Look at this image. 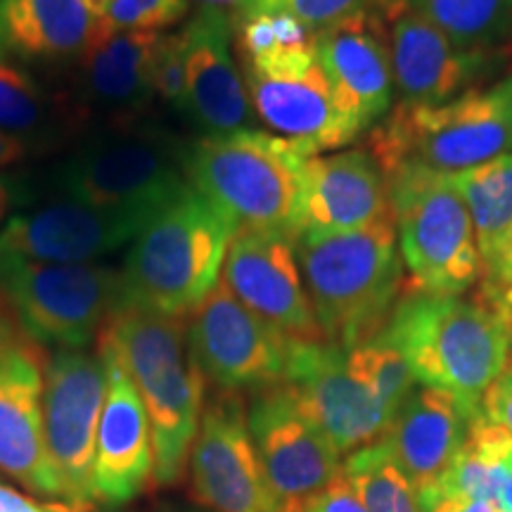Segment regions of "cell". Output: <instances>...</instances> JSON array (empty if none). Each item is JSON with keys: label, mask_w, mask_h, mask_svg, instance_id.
Returning <instances> with one entry per match:
<instances>
[{"label": "cell", "mask_w": 512, "mask_h": 512, "mask_svg": "<svg viewBox=\"0 0 512 512\" xmlns=\"http://www.w3.org/2000/svg\"><path fill=\"white\" fill-rule=\"evenodd\" d=\"M380 335L422 387L479 403L510 363L512 311L482 285L463 294L403 290Z\"/></svg>", "instance_id": "cell-1"}, {"label": "cell", "mask_w": 512, "mask_h": 512, "mask_svg": "<svg viewBox=\"0 0 512 512\" xmlns=\"http://www.w3.org/2000/svg\"><path fill=\"white\" fill-rule=\"evenodd\" d=\"M143 399L155 448V482L178 484L204 408V375L188 347L185 318L119 309L100 332Z\"/></svg>", "instance_id": "cell-2"}, {"label": "cell", "mask_w": 512, "mask_h": 512, "mask_svg": "<svg viewBox=\"0 0 512 512\" xmlns=\"http://www.w3.org/2000/svg\"><path fill=\"white\" fill-rule=\"evenodd\" d=\"M294 252L325 342L351 351L380 335L406 287L394 219L349 233L299 235Z\"/></svg>", "instance_id": "cell-3"}, {"label": "cell", "mask_w": 512, "mask_h": 512, "mask_svg": "<svg viewBox=\"0 0 512 512\" xmlns=\"http://www.w3.org/2000/svg\"><path fill=\"white\" fill-rule=\"evenodd\" d=\"M235 233L238 228L188 183L128 249L119 268L121 309L190 316L221 283Z\"/></svg>", "instance_id": "cell-4"}, {"label": "cell", "mask_w": 512, "mask_h": 512, "mask_svg": "<svg viewBox=\"0 0 512 512\" xmlns=\"http://www.w3.org/2000/svg\"><path fill=\"white\" fill-rule=\"evenodd\" d=\"M311 155L292 140L259 128L202 136L185 145L188 183L238 230L294 238L302 171Z\"/></svg>", "instance_id": "cell-5"}, {"label": "cell", "mask_w": 512, "mask_h": 512, "mask_svg": "<svg viewBox=\"0 0 512 512\" xmlns=\"http://www.w3.org/2000/svg\"><path fill=\"white\" fill-rule=\"evenodd\" d=\"M185 145L147 117L100 126L60 159L46 185L95 207L155 216L188 185Z\"/></svg>", "instance_id": "cell-6"}, {"label": "cell", "mask_w": 512, "mask_h": 512, "mask_svg": "<svg viewBox=\"0 0 512 512\" xmlns=\"http://www.w3.org/2000/svg\"><path fill=\"white\" fill-rule=\"evenodd\" d=\"M366 150L382 171L420 164L441 174L512 155V74L444 105H396L370 131Z\"/></svg>", "instance_id": "cell-7"}, {"label": "cell", "mask_w": 512, "mask_h": 512, "mask_svg": "<svg viewBox=\"0 0 512 512\" xmlns=\"http://www.w3.org/2000/svg\"><path fill=\"white\" fill-rule=\"evenodd\" d=\"M406 271L403 290L463 294L482 280L475 226L451 176L420 164L384 171Z\"/></svg>", "instance_id": "cell-8"}, {"label": "cell", "mask_w": 512, "mask_h": 512, "mask_svg": "<svg viewBox=\"0 0 512 512\" xmlns=\"http://www.w3.org/2000/svg\"><path fill=\"white\" fill-rule=\"evenodd\" d=\"M0 294L41 347L86 349L121 309V273L0 254Z\"/></svg>", "instance_id": "cell-9"}, {"label": "cell", "mask_w": 512, "mask_h": 512, "mask_svg": "<svg viewBox=\"0 0 512 512\" xmlns=\"http://www.w3.org/2000/svg\"><path fill=\"white\" fill-rule=\"evenodd\" d=\"M46 363L43 347L0 294V472L38 496L67 498L43 430Z\"/></svg>", "instance_id": "cell-10"}, {"label": "cell", "mask_w": 512, "mask_h": 512, "mask_svg": "<svg viewBox=\"0 0 512 512\" xmlns=\"http://www.w3.org/2000/svg\"><path fill=\"white\" fill-rule=\"evenodd\" d=\"M240 60L252 110L275 136L292 140L311 157L351 143L313 41Z\"/></svg>", "instance_id": "cell-11"}, {"label": "cell", "mask_w": 512, "mask_h": 512, "mask_svg": "<svg viewBox=\"0 0 512 512\" xmlns=\"http://www.w3.org/2000/svg\"><path fill=\"white\" fill-rule=\"evenodd\" d=\"M197 368L221 392H261L285 382L292 339L254 316L226 283L214 287L185 323Z\"/></svg>", "instance_id": "cell-12"}, {"label": "cell", "mask_w": 512, "mask_h": 512, "mask_svg": "<svg viewBox=\"0 0 512 512\" xmlns=\"http://www.w3.org/2000/svg\"><path fill=\"white\" fill-rule=\"evenodd\" d=\"M107 394L100 354L57 349L46 363L43 430L48 456L67 489L69 503L91 505L98 430Z\"/></svg>", "instance_id": "cell-13"}, {"label": "cell", "mask_w": 512, "mask_h": 512, "mask_svg": "<svg viewBox=\"0 0 512 512\" xmlns=\"http://www.w3.org/2000/svg\"><path fill=\"white\" fill-rule=\"evenodd\" d=\"M192 496L216 512H280L249 434L242 394L216 392L204 401L190 448Z\"/></svg>", "instance_id": "cell-14"}, {"label": "cell", "mask_w": 512, "mask_h": 512, "mask_svg": "<svg viewBox=\"0 0 512 512\" xmlns=\"http://www.w3.org/2000/svg\"><path fill=\"white\" fill-rule=\"evenodd\" d=\"M313 50L328 76L344 131L354 143L392 112L394 76L387 22L368 3L313 34Z\"/></svg>", "instance_id": "cell-15"}, {"label": "cell", "mask_w": 512, "mask_h": 512, "mask_svg": "<svg viewBox=\"0 0 512 512\" xmlns=\"http://www.w3.org/2000/svg\"><path fill=\"white\" fill-rule=\"evenodd\" d=\"M283 384L339 456L375 444L389 430L392 415L351 373L347 351L335 344L292 342Z\"/></svg>", "instance_id": "cell-16"}, {"label": "cell", "mask_w": 512, "mask_h": 512, "mask_svg": "<svg viewBox=\"0 0 512 512\" xmlns=\"http://www.w3.org/2000/svg\"><path fill=\"white\" fill-rule=\"evenodd\" d=\"M247 420L256 456L280 510L297 508L342 475L339 451L306 418L287 384L256 392Z\"/></svg>", "instance_id": "cell-17"}, {"label": "cell", "mask_w": 512, "mask_h": 512, "mask_svg": "<svg viewBox=\"0 0 512 512\" xmlns=\"http://www.w3.org/2000/svg\"><path fill=\"white\" fill-rule=\"evenodd\" d=\"M152 216L138 211L95 207L67 195H50L19 209L0 233V254L48 264H95L117 252Z\"/></svg>", "instance_id": "cell-18"}, {"label": "cell", "mask_w": 512, "mask_h": 512, "mask_svg": "<svg viewBox=\"0 0 512 512\" xmlns=\"http://www.w3.org/2000/svg\"><path fill=\"white\" fill-rule=\"evenodd\" d=\"M221 280L240 304L292 342H325L299 268L294 238L271 230H238Z\"/></svg>", "instance_id": "cell-19"}, {"label": "cell", "mask_w": 512, "mask_h": 512, "mask_svg": "<svg viewBox=\"0 0 512 512\" xmlns=\"http://www.w3.org/2000/svg\"><path fill=\"white\" fill-rule=\"evenodd\" d=\"M162 31L114 29L98 24L76 57V110L83 119L100 117L124 124L147 117L155 95V62Z\"/></svg>", "instance_id": "cell-20"}, {"label": "cell", "mask_w": 512, "mask_h": 512, "mask_svg": "<svg viewBox=\"0 0 512 512\" xmlns=\"http://www.w3.org/2000/svg\"><path fill=\"white\" fill-rule=\"evenodd\" d=\"M387 34L394 95L399 105H444L470 88L484 86V81L501 67L496 50L460 48L437 27L411 12L389 19Z\"/></svg>", "instance_id": "cell-21"}, {"label": "cell", "mask_w": 512, "mask_h": 512, "mask_svg": "<svg viewBox=\"0 0 512 512\" xmlns=\"http://www.w3.org/2000/svg\"><path fill=\"white\" fill-rule=\"evenodd\" d=\"M389 219L387 176L366 147L318 155L304 164L294 238L349 233Z\"/></svg>", "instance_id": "cell-22"}, {"label": "cell", "mask_w": 512, "mask_h": 512, "mask_svg": "<svg viewBox=\"0 0 512 512\" xmlns=\"http://www.w3.org/2000/svg\"><path fill=\"white\" fill-rule=\"evenodd\" d=\"M181 36L188 83L185 119L192 121L202 136H226L252 128L254 110L233 53L230 12L202 8L188 19Z\"/></svg>", "instance_id": "cell-23"}, {"label": "cell", "mask_w": 512, "mask_h": 512, "mask_svg": "<svg viewBox=\"0 0 512 512\" xmlns=\"http://www.w3.org/2000/svg\"><path fill=\"white\" fill-rule=\"evenodd\" d=\"M98 354L105 363L107 394L95 448L93 489L98 501L121 505L143 494L150 477H155V448L136 384L117 354L100 339Z\"/></svg>", "instance_id": "cell-24"}, {"label": "cell", "mask_w": 512, "mask_h": 512, "mask_svg": "<svg viewBox=\"0 0 512 512\" xmlns=\"http://www.w3.org/2000/svg\"><path fill=\"white\" fill-rule=\"evenodd\" d=\"M479 403L434 387H415L394 413L384 441L415 491L425 489L463 448Z\"/></svg>", "instance_id": "cell-25"}, {"label": "cell", "mask_w": 512, "mask_h": 512, "mask_svg": "<svg viewBox=\"0 0 512 512\" xmlns=\"http://www.w3.org/2000/svg\"><path fill=\"white\" fill-rule=\"evenodd\" d=\"M98 24L91 0H0V60H76Z\"/></svg>", "instance_id": "cell-26"}, {"label": "cell", "mask_w": 512, "mask_h": 512, "mask_svg": "<svg viewBox=\"0 0 512 512\" xmlns=\"http://www.w3.org/2000/svg\"><path fill=\"white\" fill-rule=\"evenodd\" d=\"M81 121L79 110L48 93L29 69L0 60V133L22 140L34 152L55 145Z\"/></svg>", "instance_id": "cell-27"}, {"label": "cell", "mask_w": 512, "mask_h": 512, "mask_svg": "<svg viewBox=\"0 0 512 512\" xmlns=\"http://www.w3.org/2000/svg\"><path fill=\"white\" fill-rule=\"evenodd\" d=\"M384 22L411 12L467 50H496L512 36V0H370Z\"/></svg>", "instance_id": "cell-28"}, {"label": "cell", "mask_w": 512, "mask_h": 512, "mask_svg": "<svg viewBox=\"0 0 512 512\" xmlns=\"http://www.w3.org/2000/svg\"><path fill=\"white\" fill-rule=\"evenodd\" d=\"M448 176L470 211L484 273L512 240V155Z\"/></svg>", "instance_id": "cell-29"}, {"label": "cell", "mask_w": 512, "mask_h": 512, "mask_svg": "<svg viewBox=\"0 0 512 512\" xmlns=\"http://www.w3.org/2000/svg\"><path fill=\"white\" fill-rule=\"evenodd\" d=\"M342 472L368 512H420L418 494L384 439L349 453Z\"/></svg>", "instance_id": "cell-30"}, {"label": "cell", "mask_w": 512, "mask_h": 512, "mask_svg": "<svg viewBox=\"0 0 512 512\" xmlns=\"http://www.w3.org/2000/svg\"><path fill=\"white\" fill-rule=\"evenodd\" d=\"M347 361L351 373L366 384L392 418L406 401V396L418 387V380H415L406 358L382 335H375L347 351Z\"/></svg>", "instance_id": "cell-31"}, {"label": "cell", "mask_w": 512, "mask_h": 512, "mask_svg": "<svg viewBox=\"0 0 512 512\" xmlns=\"http://www.w3.org/2000/svg\"><path fill=\"white\" fill-rule=\"evenodd\" d=\"M370 0H249V3L233 17L242 15H290L304 24L311 34L342 22L366 8Z\"/></svg>", "instance_id": "cell-32"}, {"label": "cell", "mask_w": 512, "mask_h": 512, "mask_svg": "<svg viewBox=\"0 0 512 512\" xmlns=\"http://www.w3.org/2000/svg\"><path fill=\"white\" fill-rule=\"evenodd\" d=\"M155 95L171 112L185 117L188 83H185V46L181 31L164 34L155 62Z\"/></svg>", "instance_id": "cell-33"}, {"label": "cell", "mask_w": 512, "mask_h": 512, "mask_svg": "<svg viewBox=\"0 0 512 512\" xmlns=\"http://www.w3.org/2000/svg\"><path fill=\"white\" fill-rule=\"evenodd\" d=\"M280 512H368L363 503L358 501L356 491L351 489L349 479L344 472L339 475L330 486H325L320 494H316L309 501H304L297 508H283Z\"/></svg>", "instance_id": "cell-34"}, {"label": "cell", "mask_w": 512, "mask_h": 512, "mask_svg": "<svg viewBox=\"0 0 512 512\" xmlns=\"http://www.w3.org/2000/svg\"><path fill=\"white\" fill-rule=\"evenodd\" d=\"M479 411L486 420L512 434V358L494 384L484 392L482 401H479Z\"/></svg>", "instance_id": "cell-35"}, {"label": "cell", "mask_w": 512, "mask_h": 512, "mask_svg": "<svg viewBox=\"0 0 512 512\" xmlns=\"http://www.w3.org/2000/svg\"><path fill=\"white\" fill-rule=\"evenodd\" d=\"M415 494H418L420 512H503L498 501H463L444 494L437 484L425 486Z\"/></svg>", "instance_id": "cell-36"}, {"label": "cell", "mask_w": 512, "mask_h": 512, "mask_svg": "<svg viewBox=\"0 0 512 512\" xmlns=\"http://www.w3.org/2000/svg\"><path fill=\"white\" fill-rule=\"evenodd\" d=\"M34 195H38V192L24 176H0V233H3V228L8 226V221L19 209L29 207V204L34 202Z\"/></svg>", "instance_id": "cell-37"}, {"label": "cell", "mask_w": 512, "mask_h": 512, "mask_svg": "<svg viewBox=\"0 0 512 512\" xmlns=\"http://www.w3.org/2000/svg\"><path fill=\"white\" fill-rule=\"evenodd\" d=\"M479 285H482L491 297H496L498 302L505 304L512 311V240L510 245L505 247L501 259L482 273Z\"/></svg>", "instance_id": "cell-38"}, {"label": "cell", "mask_w": 512, "mask_h": 512, "mask_svg": "<svg viewBox=\"0 0 512 512\" xmlns=\"http://www.w3.org/2000/svg\"><path fill=\"white\" fill-rule=\"evenodd\" d=\"M143 12L150 31H162L171 24L181 22L188 12V0H133Z\"/></svg>", "instance_id": "cell-39"}, {"label": "cell", "mask_w": 512, "mask_h": 512, "mask_svg": "<svg viewBox=\"0 0 512 512\" xmlns=\"http://www.w3.org/2000/svg\"><path fill=\"white\" fill-rule=\"evenodd\" d=\"M86 503H41L0 484V512H83Z\"/></svg>", "instance_id": "cell-40"}, {"label": "cell", "mask_w": 512, "mask_h": 512, "mask_svg": "<svg viewBox=\"0 0 512 512\" xmlns=\"http://www.w3.org/2000/svg\"><path fill=\"white\" fill-rule=\"evenodd\" d=\"M29 152L31 150L22 143V140L8 136V133H0V169H5V166L15 162H22Z\"/></svg>", "instance_id": "cell-41"}, {"label": "cell", "mask_w": 512, "mask_h": 512, "mask_svg": "<svg viewBox=\"0 0 512 512\" xmlns=\"http://www.w3.org/2000/svg\"><path fill=\"white\" fill-rule=\"evenodd\" d=\"M197 3L202 5V8H214V10H223V12H240L249 0H197Z\"/></svg>", "instance_id": "cell-42"}, {"label": "cell", "mask_w": 512, "mask_h": 512, "mask_svg": "<svg viewBox=\"0 0 512 512\" xmlns=\"http://www.w3.org/2000/svg\"><path fill=\"white\" fill-rule=\"evenodd\" d=\"M498 505H501L503 512H512V472H510L508 482L503 484L501 494H498Z\"/></svg>", "instance_id": "cell-43"}, {"label": "cell", "mask_w": 512, "mask_h": 512, "mask_svg": "<svg viewBox=\"0 0 512 512\" xmlns=\"http://www.w3.org/2000/svg\"><path fill=\"white\" fill-rule=\"evenodd\" d=\"M157 512H192V510H181V508H162V510H157Z\"/></svg>", "instance_id": "cell-44"}, {"label": "cell", "mask_w": 512, "mask_h": 512, "mask_svg": "<svg viewBox=\"0 0 512 512\" xmlns=\"http://www.w3.org/2000/svg\"><path fill=\"white\" fill-rule=\"evenodd\" d=\"M510 467H512V458H510Z\"/></svg>", "instance_id": "cell-45"}, {"label": "cell", "mask_w": 512, "mask_h": 512, "mask_svg": "<svg viewBox=\"0 0 512 512\" xmlns=\"http://www.w3.org/2000/svg\"><path fill=\"white\" fill-rule=\"evenodd\" d=\"M510 358H512V351H510Z\"/></svg>", "instance_id": "cell-46"}]
</instances>
